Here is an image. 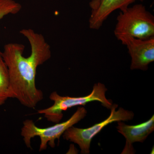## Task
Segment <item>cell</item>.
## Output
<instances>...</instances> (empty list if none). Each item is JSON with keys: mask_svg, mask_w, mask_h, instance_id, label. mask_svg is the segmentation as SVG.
I'll return each instance as SVG.
<instances>
[{"mask_svg": "<svg viewBox=\"0 0 154 154\" xmlns=\"http://www.w3.org/2000/svg\"><path fill=\"white\" fill-rule=\"evenodd\" d=\"M20 33L29 42L30 55L23 56L24 45L10 43L4 46L2 56L8 69L13 99L33 108L43 99V92L36 86V69L50 59L51 51L42 34L31 29H22Z\"/></svg>", "mask_w": 154, "mask_h": 154, "instance_id": "obj_1", "label": "cell"}, {"mask_svg": "<svg viewBox=\"0 0 154 154\" xmlns=\"http://www.w3.org/2000/svg\"><path fill=\"white\" fill-rule=\"evenodd\" d=\"M116 20L114 33L118 39L126 36L141 39L154 37V17L141 4L121 11Z\"/></svg>", "mask_w": 154, "mask_h": 154, "instance_id": "obj_2", "label": "cell"}, {"mask_svg": "<svg viewBox=\"0 0 154 154\" xmlns=\"http://www.w3.org/2000/svg\"><path fill=\"white\" fill-rule=\"evenodd\" d=\"M107 91L105 85L99 82L94 85L91 94L83 97L61 96L56 91H54L49 96V99L54 102L53 105L47 108L38 110L37 113L43 114L48 121L57 123L62 119L63 111L75 106H84L89 102H99L106 108L110 109L113 103L111 100L106 98L105 94Z\"/></svg>", "mask_w": 154, "mask_h": 154, "instance_id": "obj_3", "label": "cell"}, {"mask_svg": "<svg viewBox=\"0 0 154 154\" xmlns=\"http://www.w3.org/2000/svg\"><path fill=\"white\" fill-rule=\"evenodd\" d=\"M87 113L85 107H78L75 112L66 121L58 122L54 125L44 128L36 126L33 120L26 119L23 122V126L21 128V136L28 148H32L31 140L35 137L40 138L39 152L46 149L48 145L53 148L55 147L56 140L57 139L59 141L60 137L65 131L85 118Z\"/></svg>", "mask_w": 154, "mask_h": 154, "instance_id": "obj_4", "label": "cell"}, {"mask_svg": "<svg viewBox=\"0 0 154 154\" xmlns=\"http://www.w3.org/2000/svg\"><path fill=\"white\" fill-rule=\"evenodd\" d=\"M118 107L116 104L113 105L110 108V115L106 119L93 126L87 128H80L72 126L65 131L63 138L66 140L77 144L81 149V154H88L90 152V146L93 138L99 133L104 128L112 122L132 120L134 113L131 111L125 110Z\"/></svg>", "mask_w": 154, "mask_h": 154, "instance_id": "obj_5", "label": "cell"}, {"mask_svg": "<svg viewBox=\"0 0 154 154\" xmlns=\"http://www.w3.org/2000/svg\"><path fill=\"white\" fill-rule=\"evenodd\" d=\"M125 45L131 57V70L146 71L154 61V37L141 39L126 36L119 38Z\"/></svg>", "mask_w": 154, "mask_h": 154, "instance_id": "obj_6", "label": "cell"}, {"mask_svg": "<svg viewBox=\"0 0 154 154\" xmlns=\"http://www.w3.org/2000/svg\"><path fill=\"white\" fill-rule=\"evenodd\" d=\"M118 132L126 139V143L122 154H134L133 143H143L154 130V115L148 121L136 125H128L123 121L117 122Z\"/></svg>", "mask_w": 154, "mask_h": 154, "instance_id": "obj_7", "label": "cell"}, {"mask_svg": "<svg viewBox=\"0 0 154 154\" xmlns=\"http://www.w3.org/2000/svg\"><path fill=\"white\" fill-rule=\"evenodd\" d=\"M133 2L132 0H100L97 9L91 12L89 20L90 28L98 30L113 11L118 9L123 11Z\"/></svg>", "mask_w": 154, "mask_h": 154, "instance_id": "obj_8", "label": "cell"}, {"mask_svg": "<svg viewBox=\"0 0 154 154\" xmlns=\"http://www.w3.org/2000/svg\"><path fill=\"white\" fill-rule=\"evenodd\" d=\"M13 98L8 69L4 61L0 50V106L5 104L8 99Z\"/></svg>", "mask_w": 154, "mask_h": 154, "instance_id": "obj_9", "label": "cell"}, {"mask_svg": "<svg viewBox=\"0 0 154 154\" xmlns=\"http://www.w3.org/2000/svg\"><path fill=\"white\" fill-rule=\"evenodd\" d=\"M22 5L14 0H0V20L9 14H16L21 11Z\"/></svg>", "mask_w": 154, "mask_h": 154, "instance_id": "obj_10", "label": "cell"}, {"mask_svg": "<svg viewBox=\"0 0 154 154\" xmlns=\"http://www.w3.org/2000/svg\"><path fill=\"white\" fill-rule=\"evenodd\" d=\"M100 0H92L89 4L91 12L96 10L99 6Z\"/></svg>", "mask_w": 154, "mask_h": 154, "instance_id": "obj_11", "label": "cell"}, {"mask_svg": "<svg viewBox=\"0 0 154 154\" xmlns=\"http://www.w3.org/2000/svg\"><path fill=\"white\" fill-rule=\"evenodd\" d=\"M132 1L134 2L135 1H136V0H132ZM138 1H140V2H143L144 0H138Z\"/></svg>", "mask_w": 154, "mask_h": 154, "instance_id": "obj_12", "label": "cell"}]
</instances>
